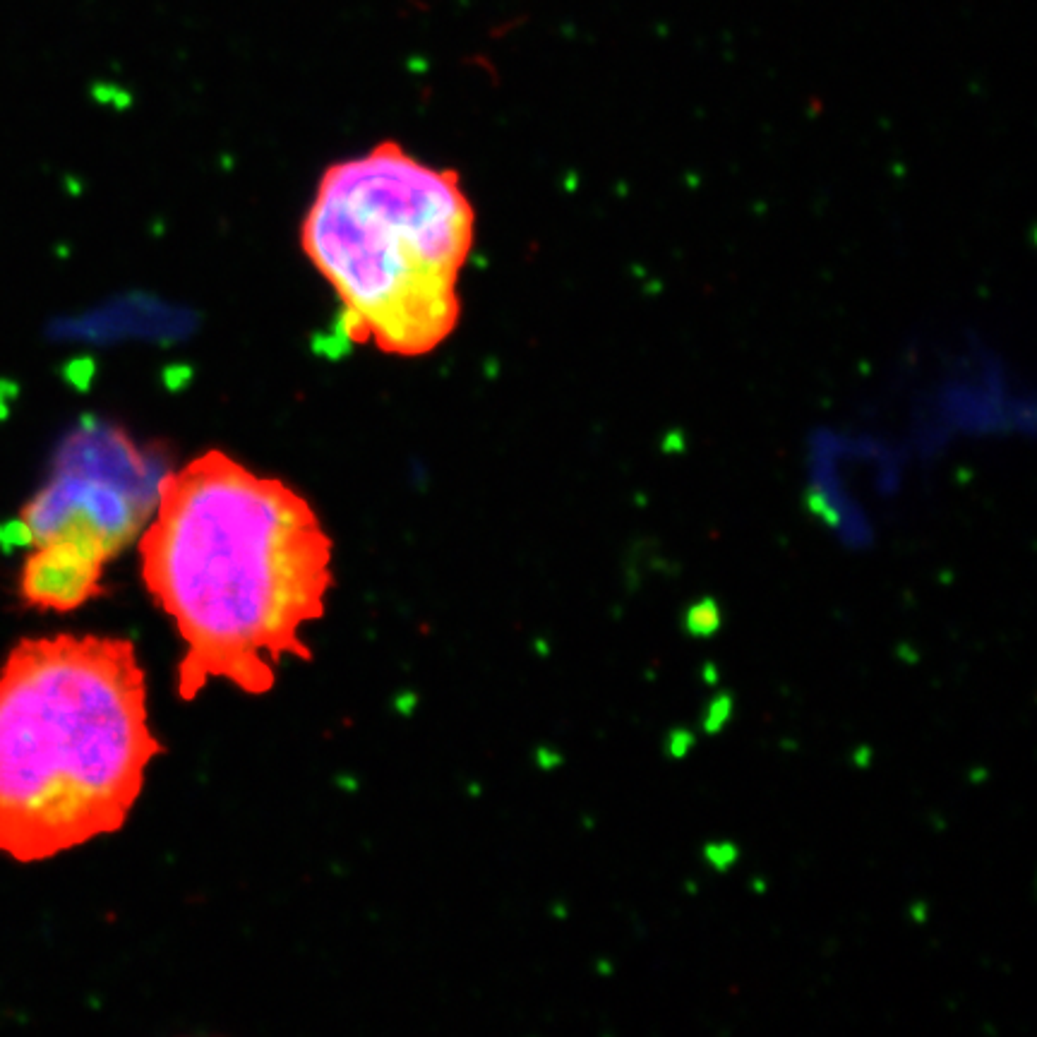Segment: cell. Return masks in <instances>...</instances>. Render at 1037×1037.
<instances>
[{
    "label": "cell",
    "mask_w": 1037,
    "mask_h": 1037,
    "mask_svg": "<svg viewBox=\"0 0 1037 1037\" xmlns=\"http://www.w3.org/2000/svg\"><path fill=\"white\" fill-rule=\"evenodd\" d=\"M137 552L146 591L186 641L183 701L209 680L259 697L287 656L313 660L298 634L325 615L332 539L291 486L209 449L161 476Z\"/></svg>",
    "instance_id": "obj_1"
},
{
    "label": "cell",
    "mask_w": 1037,
    "mask_h": 1037,
    "mask_svg": "<svg viewBox=\"0 0 1037 1037\" xmlns=\"http://www.w3.org/2000/svg\"><path fill=\"white\" fill-rule=\"evenodd\" d=\"M164 751L130 639H22L0 668V852L44 862L120 831Z\"/></svg>",
    "instance_id": "obj_2"
},
{
    "label": "cell",
    "mask_w": 1037,
    "mask_h": 1037,
    "mask_svg": "<svg viewBox=\"0 0 1037 1037\" xmlns=\"http://www.w3.org/2000/svg\"><path fill=\"white\" fill-rule=\"evenodd\" d=\"M476 212L452 168L379 142L319 178L300 246L344 307L353 344L418 358L459 325Z\"/></svg>",
    "instance_id": "obj_3"
},
{
    "label": "cell",
    "mask_w": 1037,
    "mask_h": 1037,
    "mask_svg": "<svg viewBox=\"0 0 1037 1037\" xmlns=\"http://www.w3.org/2000/svg\"><path fill=\"white\" fill-rule=\"evenodd\" d=\"M164 473L120 428L82 423L58 447L46 486L20 509L15 540L63 548L104 572L149 524Z\"/></svg>",
    "instance_id": "obj_4"
},
{
    "label": "cell",
    "mask_w": 1037,
    "mask_h": 1037,
    "mask_svg": "<svg viewBox=\"0 0 1037 1037\" xmlns=\"http://www.w3.org/2000/svg\"><path fill=\"white\" fill-rule=\"evenodd\" d=\"M104 572L54 546L32 548L20 569V599L44 612H73L104 596Z\"/></svg>",
    "instance_id": "obj_5"
},
{
    "label": "cell",
    "mask_w": 1037,
    "mask_h": 1037,
    "mask_svg": "<svg viewBox=\"0 0 1037 1037\" xmlns=\"http://www.w3.org/2000/svg\"><path fill=\"white\" fill-rule=\"evenodd\" d=\"M716 622H719V612L713 610V605H706L704 610H694L690 612V632L691 634H709L716 629Z\"/></svg>",
    "instance_id": "obj_6"
}]
</instances>
